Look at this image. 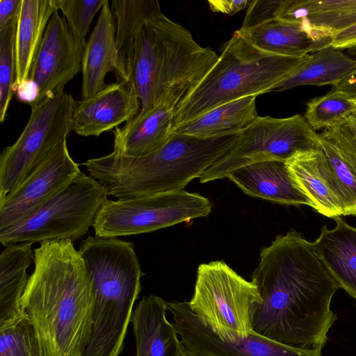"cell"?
<instances>
[{
	"label": "cell",
	"mask_w": 356,
	"mask_h": 356,
	"mask_svg": "<svg viewBox=\"0 0 356 356\" xmlns=\"http://www.w3.org/2000/svg\"><path fill=\"white\" fill-rule=\"evenodd\" d=\"M277 19L336 34L356 24V0H284Z\"/></svg>",
	"instance_id": "obj_24"
},
{
	"label": "cell",
	"mask_w": 356,
	"mask_h": 356,
	"mask_svg": "<svg viewBox=\"0 0 356 356\" xmlns=\"http://www.w3.org/2000/svg\"><path fill=\"white\" fill-rule=\"evenodd\" d=\"M32 243L5 246L0 255V327L19 318L24 313L20 300L28 282L27 268L34 263Z\"/></svg>",
	"instance_id": "obj_22"
},
{
	"label": "cell",
	"mask_w": 356,
	"mask_h": 356,
	"mask_svg": "<svg viewBox=\"0 0 356 356\" xmlns=\"http://www.w3.org/2000/svg\"><path fill=\"white\" fill-rule=\"evenodd\" d=\"M167 307L188 356H322L321 350L291 346L254 332L221 339L191 312L188 302H167Z\"/></svg>",
	"instance_id": "obj_11"
},
{
	"label": "cell",
	"mask_w": 356,
	"mask_h": 356,
	"mask_svg": "<svg viewBox=\"0 0 356 356\" xmlns=\"http://www.w3.org/2000/svg\"><path fill=\"white\" fill-rule=\"evenodd\" d=\"M140 111L132 81H118L89 98L74 101L72 129L79 136L97 137L127 122Z\"/></svg>",
	"instance_id": "obj_14"
},
{
	"label": "cell",
	"mask_w": 356,
	"mask_h": 356,
	"mask_svg": "<svg viewBox=\"0 0 356 356\" xmlns=\"http://www.w3.org/2000/svg\"><path fill=\"white\" fill-rule=\"evenodd\" d=\"M56 10L55 0H22L15 36V88L28 80L46 27Z\"/></svg>",
	"instance_id": "obj_23"
},
{
	"label": "cell",
	"mask_w": 356,
	"mask_h": 356,
	"mask_svg": "<svg viewBox=\"0 0 356 356\" xmlns=\"http://www.w3.org/2000/svg\"><path fill=\"white\" fill-rule=\"evenodd\" d=\"M356 71V60L332 45L308 55L291 76L268 92H282L299 86L337 85Z\"/></svg>",
	"instance_id": "obj_25"
},
{
	"label": "cell",
	"mask_w": 356,
	"mask_h": 356,
	"mask_svg": "<svg viewBox=\"0 0 356 356\" xmlns=\"http://www.w3.org/2000/svg\"><path fill=\"white\" fill-rule=\"evenodd\" d=\"M252 0H209L210 10L214 13L234 15L248 7Z\"/></svg>",
	"instance_id": "obj_35"
},
{
	"label": "cell",
	"mask_w": 356,
	"mask_h": 356,
	"mask_svg": "<svg viewBox=\"0 0 356 356\" xmlns=\"http://www.w3.org/2000/svg\"><path fill=\"white\" fill-rule=\"evenodd\" d=\"M356 102V71L333 87Z\"/></svg>",
	"instance_id": "obj_38"
},
{
	"label": "cell",
	"mask_w": 356,
	"mask_h": 356,
	"mask_svg": "<svg viewBox=\"0 0 356 356\" xmlns=\"http://www.w3.org/2000/svg\"><path fill=\"white\" fill-rule=\"evenodd\" d=\"M284 0H252L245 15L241 31L277 19Z\"/></svg>",
	"instance_id": "obj_34"
},
{
	"label": "cell",
	"mask_w": 356,
	"mask_h": 356,
	"mask_svg": "<svg viewBox=\"0 0 356 356\" xmlns=\"http://www.w3.org/2000/svg\"><path fill=\"white\" fill-rule=\"evenodd\" d=\"M85 47L56 10L46 27L29 72L28 79L37 90L36 99L31 105L64 91L66 84L81 71Z\"/></svg>",
	"instance_id": "obj_13"
},
{
	"label": "cell",
	"mask_w": 356,
	"mask_h": 356,
	"mask_svg": "<svg viewBox=\"0 0 356 356\" xmlns=\"http://www.w3.org/2000/svg\"><path fill=\"white\" fill-rule=\"evenodd\" d=\"M238 134L200 138L175 132L159 149L132 157L115 152L83 164L108 195L125 199L184 190L236 143Z\"/></svg>",
	"instance_id": "obj_3"
},
{
	"label": "cell",
	"mask_w": 356,
	"mask_h": 356,
	"mask_svg": "<svg viewBox=\"0 0 356 356\" xmlns=\"http://www.w3.org/2000/svg\"><path fill=\"white\" fill-rule=\"evenodd\" d=\"M262 303L253 330L298 348L322 350L337 317L331 310L340 288L312 242L296 230L277 235L264 247L251 275Z\"/></svg>",
	"instance_id": "obj_1"
},
{
	"label": "cell",
	"mask_w": 356,
	"mask_h": 356,
	"mask_svg": "<svg viewBox=\"0 0 356 356\" xmlns=\"http://www.w3.org/2000/svg\"><path fill=\"white\" fill-rule=\"evenodd\" d=\"M261 303L256 285L222 261L198 266L194 293L188 302L194 314L227 340L254 332V317Z\"/></svg>",
	"instance_id": "obj_7"
},
{
	"label": "cell",
	"mask_w": 356,
	"mask_h": 356,
	"mask_svg": "<svg viewBox=\"0 0 356 356\" xmlns=\"http://www.w3.org/2000/svg\"><path fill=\"white\" fill-rule=\"evenodd\" d=\"M246 195L288 205L312 204L295 186L285 162L268 161L243 166L227 177Z\"/></svg>",
	"instance_id": "obj_18"
},
{
	"label": "cell",
	"mask_w": 356,
	"mask_h": 356,
	"mask_svg": "<svg viewBox=\"0 0 356 356\" xmlns=\"http://www.w3.org/2000/svg\"><path fill=\"white\" fill-rule=\"evenodd\" d=\"M81 173L79 164L70 155L67 140L62 141L0 200V229L29 216Z\"/></svg>",
	"instance_id": "obj_12"
},
{
	"label": "cell",
	"mask_w": 356,
	"mask_h": 356,
	"mask_svg": "<svg viewBox=\"0 0 356 356\" xmlns=\"http://www.w3.org/2000/svg\"><path fill=\"white\" fill-rule=\"evenodd\" d=\"M0 356H51L44 339L24 315L0 327Z\"/></svg>",
	"instance_id": "obj_29"
},
{
	"label": "cell",
	"mask_w": 356,
	"mask_h": 356,
	"mask_svg": "<svg viewBox=\"0 0 356 356\" xmlns=\"http://www.w3.org/2000/svg\"><path fill=\"white\" fill-rule=\"evenodd\" d=\"M255 95L244 97L219 106L176 128V133L200 138L238 134L258 115Z\"/></svg>",
	"instance_id": "obj_26"
},
{
	"label": "cell",
	"mask_w": 356,
	"mask_h": 356,
	"mask_svg": "<svg viewBox=\"0 0 356 356\" xmlns=\"http://www.w3.org/2000/svg\"><path fill=\"white\" fill-rule=\"evenodd\" d=\"M106 0H55L74 38L86 45V36L97 13Z\"/></svg>",
	"instance_id": "obj_32"
},
{
	"label": "cell",
	"mask_w": 356,
	"mask_h": 356,
	"mask_svg": "<svg viewBox=\"0 0 356 356\" xmlns=\"http://www.w3.org/2000/svg\"><path fill=\"white\" fill-rule=\"evenodd\" d=\"M106 188L90 175L79 174L63 190L18 222L0 229L3 246L81 238L108 199Z\"/></svg>",
	"instance_id": "obj_6"
},
{
	"label": "cell",
	"mask_w": 356,
	"mask_h": 356,
	"mask_svg": "<svg viewBox=\"0 0 356 356\" xmlns=\"http://www.w3.org/2000/svg\"><path fill=\"white\" fill-rule=\"evenodd\" d=\"M319 135L334 143L350 161L356 164V109Z\"/></svg>",
	"instance_id": "obj_33"
},
{
	"label": "cell",
	"mask_w": 356,
	"mask_h": 356,
	"mask_svg": "<svg viewBox=\"0 0 356 356\" xmlns=\"http://www.w3.org/2000/svg\"><path fill=\"white\" fill-rule=\"evenodd\" d=\"M211 208L209 199L184 190L107 199L97 211L92 227L98 237L136 235L206 217Z\"/></svg>",
	"instance_id": "obj_8"
},
{
	"label": "cell",
	"mask_w": 356,
	"mask_h": 356,
	"mask_svg": "<svg viewBox=\"0 0 356 356\" xmlns=\"http://www.w3.org/2000/svg\"><path fill=\"white\" fill-rule=\"evenodd\" d=\"M167 302L159 296L143 297L131 317L136 356H182L184 348L172 323L166 318Z\"/></svg>",
	"instance_id": "obj_17"
},
{
	"label": "cell",
	"mask_w": 356,
	"mask_h": 356,
	"mask_svg": "<svg viewBox=\"0 0 356 356\" xmlns=\"http://www.w3.org/2000/svg\"><path fill=\"white\" fill-rule=\"evenodd\" d=\"M22 0H0V30L17 18Z\"/></svg>",
	"instance_id": "obj_36"
},
{
	"label": "cell",
	"mask_w": 356,
	"mask_h": 356,
	"mask_svg": "<svg viewBox=\"0 0 356 356\" xmlns=\"http://www.w3.org/2000/svg\"><path fill=\"white\" fill-rule=\"evenodd\" d=\"M318 148L323 174L338 202L341 215L356 216V164L319 134Z\"/></svg>",
	"instance_id": "obj_28"
},
{
	"label": "cell",
	"mask_w": 356,
	"mask_h": 356,
	"mask_svg": "<svg viewBox=\"0 0 356 356\" xmlns=\"http://www.w3.org/2000/svg\"><path fill=\"white\" fill-rule=\"evenodd\" d=\"M355 109V102L332 88L328 93L307 102L304 118L314 131L325 129L341 121Z\"/></svg>",
	"instance_id": "obj_30"
},
{
	"label": "cell",
	"mask_w": 356,
	"mask_h": 356,
	"mask_svg": "<svg viewBox=\"0 0 356 356\" xmlns=\"http://www.w3.org/2000/svg\"><path fill=\"white\" fill-rule=\"evenodd\" d=\"M111 7L116 26L114 72L119 81H131L139 32L143 24L161 9L156 0H113Z\"/></svg>",
	"instance_id": "obj_21"
},
{
	"label": "cell",
	"mask_w": 356,
	"mask_h": 356,
	"mask_svg": "<svg viewBox=\"0 0 356 356\" xmlns=\"http://www.w3.org/2000/svg\"><path fill=\"white\" fill-rule=\"evenodd\" d=\"M307 56L289 57L263 51L236 31L222 45L212 69L176 108L175 130L222 104L268 93L293 74Z\"/></svg>",
	"instance_id": "obj_5"
},
{
	"label": "cell",
	"mask_w": 356,
	"mask_h": 356,
	"mask_svg": "<svg viewBox=\"0 0 356 356\" xmlns=\"http://www.w3.org/2000/svg\"><path fill=\"white\" fill-rule=\"evenodd\" d=\"M318 148V134L303 116H257L238 133L234 145L204 171L200 182L227 177L231 172L255 163L285 162L298 152Z\"/></svg>",
	"instance_id": "obj_9"
},
{
	"label": "cell",
	"mask_w": 356,
	"mask_h": 356,
	"mask_svg": "<svg viewBox=\"0 0 356 356\" xmlns=\"http://www.w3.org/2000/svg\"><path fill=\"white\" fill-rule=\"evenodd\" d=\"M336 226L321 228L313 245L332 277L348 295L356 300V228L340 216L334 218Z\"/></svg>",
	"instance_id": "obj_20"
},
{
	"label": "cell",
	"mask_w": 356,
	"mask_h": 356,
	"mask_svg": "<svg viewBox=\"0 0 356 356\" xmlns=\"http://www.w3.org/2000/svg\"><path fill=\"white\" fill-rule=\"evenodd\" d=\"M175 108L166 101L140 111L113 131V152L132 157L147 155L165 145L175 134Z\"/></svg>",
	"instance_id": "obj_16"
},
{
	"label": "cell",
	"mask_w": 356,
	"mask_h": 356,
	"mask_svg": "<svg viewBox=\"0 0 356 356\" xmlns=\"http://www.w3.org/2000/svg\"><path fill=\"white\" fill-rule=\"evenodd\" d=\"M191 33L161 11L142 26L134 49L131 81L146 111L161 101L176 108L197 88L218 60Z\"/></svg>",
	"instance_id": "obj_4"
},
{
	"label": "cell",
	"mask_w": 356,
	"mask_h": 356,
	"mask_svg": "<svg viewBox=\"0 0 356 356\" xmlns=\"http://www.w3.org/2000/svg\"><path fill=\"white\" fill-rule=\"evenodd\" d=\"M74 99L59 92L31 106L19 137L0 154V200L22 182L72 129Z\"/></svg>",
	"instance_id": "obj_10"
},
{
	"label": "cell",
	"mask_w": 356,
	"mask_h": 356,
	"mask_svg": "<svg viewBox=\"0 0 356 356\" xmlns=\"http://www.w3.org/2000/svg\"><path fill=\"white\" fill-rule=\"evenodd\" d=\"M17 18L0 30V122L6 120L15 92V36Z\"/></svg>",
	"instance_id": "obj_31"
},
{
	"label": "cell",
	"mask_w": 356,
	"mask_h": 356,
	"mask_svg": "<svg viewBox=\"0 0 356 356\" xmlns=\"http://www.w3.org/2000/svg\"><path fill=\"white\" fill-rule=\"evenodd\" d=\"M182 356H188V355H186V354H184V355H183Z\"/></svg>",
	"instance_id": "obj_39"
},
{
	"label": "cell",
	"mask_w": 356,
	"mask_h": 356,
	"mask_svg": "<svg viewBox=\"0 0 356 356\" xmlns=\"http://www.w3.org/2000/svg\"><path fill=\"white\" fill-rule=\"evenodd\" d=\"M115 17L109 1L106 0L83 55L82 99L102 90L106 86L107 74L115 70Z\"/></svg>",
	"instance_id": "obj_19"
},
{
	"label": "cell",
	"mask_w": 356,
	"mask_h": 356,
	"mask_svg": "<svg viewBox=\"0 0 356 356\" xmlns=\"http://www.w3.org/2000/svg\"><path fill=\"white\" fill-rule=\"evenodd\" d=\"M257 48L277 55L302 57L332 45L334 34L301 23L280 19L241 31Z\"/></svg>",
	"instance_id": "obj_15"
},
{
	"label": "cell",
	"mask_w": 356,
	"mask_h": 356,
	"mask_svg": "<svg viewBox=\"0 0 356 356\" xmlns=\"http://www.w3.org/2000/svg\"><path fill=\"white\" fill-rule=\"evenodd\" d=\"M319 148L298 152L285 161L295 186L319 213L334 218L342 216L338 202L323 174Z\"/></svg>",
	"instance_id": "obj_27"
},
{
	"label": "cell",
	"mask_w": 356,
	"mask_h": 356,
	"mask_svg": "<svg viewBox=\"0 0 356 356\" xmlns=\"http://www.w3.org/2000/svg\"><path fill=\"white\" fill-rule=\"evenodd\" d=\"M332 46L341 50L356 48V24L334 34Z\"/></svg>",
	"instance_id": "obj_37"
},
{
	"label": "cell",
	"mask_w": 356,
	"mask_h": 356,
	"mask_svg": "<svg viewBox=\"0 0 356 356\" xmlns=\"http://www.w3.org/2000/svg\"><path fill=\"white\" fill-rule=\"evenodd\" d=\"M73 242L47 241L34 250V270L20 300L51 356H81L92 332L94 283Z\"/></svg>",
	"instance_id": "obj_2"
}]
</instances>
